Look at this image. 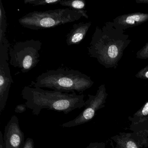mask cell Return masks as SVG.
Returning <instances> with one entry per match:
<instances>
[{
  "label": "cell",
  "instance_id": "obj_1",
  "mask_svg": "<svg viewBox=\"0 0 148 148\" xmlns=\"http://www.w3.org/2000/svg\"><path fill=\"white\" fill-rule=\"evenodd\" d=\"M131 42L124 30L109 21L101 27H96L88 47V54L106 68L116 69Z\"/></svg>",
  "mask_w": 148,
  "mask_h": 148
},
{
  "label": "cell",
  "instance_id": "obj_2",
  "mask_svg": "<svg viewBox=\"0 0 148 148\" xmlns=\"http://www.w3.org/2000/svg\"><path fill=\"white\" fill-rule=\"evenodd\" d=\"M26 100L25 104L34 115L38 116L44 110L61 112L68 114L76 109L85 106L84 95L76 92H64L47 90L39 87L26 86L21 93Z\"/></svg>",
  "mask_w": 148,
  "mask_h": 148
},
{
  "label": "cell",
  "instance_id": "obj_3",
  "mask_svg": "<svg viewBox=\"0 0 148 148\" xmlns=\"http://www.w3.org/2000/svg\"><path fill=\"white\" fill-rule=\"evenodd\" d=\"M94 84L90 77L77 70L60 68L49 70L38 76L31 86L64 92L82 93Z\"/></svg>",
  "mask_w": 148,
  "mask_h": 148
},
{
  "label": "cell",
  "instance_id": "obj_4",
  "mask_svg": "<svg viewBox=\"0 0 148 148\" xmlns=\"http://www.w3.org/2000/svg\"><path fill=\"white\" fill-rule=\"evenodd\" d=\"M82 17L88 19L87 11H77L69 8L45 11H34L19 19L21 25L33 30L54 28L77 21Z\"/></svg>",
  "mask_w": 148,
  "mask_h": 148
},
{
  "label": "cell",
  "instance_id": "obj_5",
  "mask_svg": "<svg viewBox=\"0 0 148 148\" xmlns=\"http://www.w3.org/2000/svg\"><path fill=\"white\" fill-rule=\"evenodd\" d=\"M42 46L41 41L33 39L17 42L9 50L10 64L23 73L28 72L40 62Z\"/></svg>",
  "mask_w": 148,
  "mask_h": 148
},
{
  "label": "cell",
  "instance_id": "obj_6",
  "mask_svg": "<svg viewBox=\"0 0 148 148\" xmlns=\"http://www.w3.org/2000/svg\"><path fill=\"white\" fill-rule=\"evenodd\" d=\"M88 99L85 101V106L83 111L73 120L63 124L64 128H71L84 124L91 121L95 116L98 110L105 106L108 93L104 84L98 87L95 95H88Z\"/></svg>",
  "mask_w": 148,
  "mask_h": 148
},
{
  "label": "cell",
  "instance_id": "obj_7",
  "mask_svg": "<svg viewBox=\"0 0 148 148\" xmlns=\"http://www.w3.org/2000/svg\"><path fill=\"white\" fill-rule=\"evenodd\" d=\"M9 47L10 44L0 45V114L5 110L14 83L8 62Z\"/></svg>",
  "mask_w": 148,
  "mask_h": 148
},
{
  "label": "cell",
  "instance_id": "obj_8",
  "mask_svg": "<svg viewBox=\"0 0 148 148\" xmlns=\"http://www.w3.org/2000/svg\"><path fill=\"white\" fill-rule=\"evenodd\" d=\"M25 137L20 127L18 118L14 115L5 127L4 148H23L25 142Z\"/></svg>",
  "mask_w": 148,
  "mask_h": 148
},
{
  "label": "cell",
  "instance_id": "obj_9",
  "mask_svg": "<svg viewBox=\"0 0 148 148\" xmlns=\"http://www.w3.org/2000/svg\"><path fill=\"white\" fill-rule=\"evenodd\" d=\"M148 21V14L132 13L116 17L112 23L115 27L124 30L140 25Z\"/></svg>",
  "mask_w": 148,
  "mask_h": 148
},
{
  "label": "cell",
  "instance_id": "obj_10",
  "mask_svg": "<svg viewBox=\"0 0 148 148\" xmlns=\"http://www.w3.org/2000/svg\"><path fill=\"white\" fill-rule=\"evenodd\" d=\"M130 122V129L132 132L128 133L129 136L137 143L140 148L148 146V117Z\"/></svg>",
  "mask_w": 148,
  "mask_h": 148
},
{
  "label": "cell",
  "instance_id": "obj_11",
  "mask_svg": "<svg viewBox=\"0 0 148 148\" xmlns=\"http://www.w3.org/2000/svg\"><path fill=\"white\" fill-rule=\"evenodd\" d=\"M91 25V22H80L74 24L66 35V43L67 45H76L80 44L85 38Z\"/></svg>",
  "mask_w": 148,
  "mask_h": 148
},
{
  "label": "cell",
  "instance_id": "obj_12",
  "mask_svg": "<svg viewBox=\"0 0 148 148\" xmlns=\"http://www.w3.org/2000/svg\"><path fill=\"white\" fill-rule=\"evenodd\" d=\"M112 141L123 148H140L137 143L129 136L128 133L120 132L111 138Z\"/></svg>",
  "mask_w": 148,
  "mask_h": 148
},
{
  "label": "cell",
  "instance_id": "obj_13",
  "mask_svg": "<svg viewBox=\"0 0 148 148\" xmlns=\"http://www.w3.org/2000/svg\"><path fill=\"white\" fill-rule=\"evenodd\" d=\"M7 21L5 12L1 0H0V44L8 42L6 38Z\"/></svg>",
  "mask_w": 148,
  "mask_h": 148
},
{
  "label": "cell",
  "instance_id": "obj_14",
  "mask_svg": "<svg viewBox=\"0 0 148 148\" xmlns=\"http://www.w3.org/2000/svg\"><path fill=\"white\" fill-rule=\"evenodd\" d=\"M59 4L77 11L85 10L86 5V3L84 0H61Z\"/></svg>",
  "mask_w": 148,
  "mask_h": 148
},
{
  "label": "cell",
  "instance_id": "obj_15",
  "mask_svg": "<svg viewBox=\"0 0 148 148\" xmlns=\"http://www.w3.org/2000/svg\"><path fill=\"white\" fill-rule=\"evenodd\" d=\"M147 117H148V100L132 117H129V119L130 121H135Z\"/></svg>",
  "mask_w": 148,
  "mask_h": 148
},
{
  "label": "cell",
  "instance_id": "obj_16",
  "mask_svg": "<svg viewBox=\"0 0 148 148\" xmlns=\"http://www.w3.org/2000/svg\"><path fill=\"white\" fill-rule=\"evenodd\" d=\"M61 0H25V4H31L34 6L59 4Z\"/></svg>",
  "mask_w": 148,
  "mask_h": 148
},
{
  "label": "cell",
  "instance_id": "obj_17",
  "mask_svg": "<svg viewBox=\"0 0 148 148\" xmlns=\"http://www.w3.org/2000/svg\"><path fill=\"white\" fill-rule=\"evenodd\" d=\"M137 58L139 59H148V42H147L136 54Z\"/></svg>",
  "mask_w": 148,
  "mask_h": 148
},
{
  "label": "cell",
  "instance_id": "obj_18",
  "mask_svg": "<svg viewBox=\"0 0 148 148\" xmlns=\"http://www.w3.org/2000/svg\"><path fill=\"white\" fill-rule=\"evenodd\" d=\"M135 77L137 78L148 80V65L140 70L135 75Z\"/></svg>",
  "mask_w": 148,
  "mask_h": 148
},
{
  "label": "cell",
  "instance_id": "obj_19",
  "mask_svg": "<svg viewBox=\"0 0 148 148\" xmlns=\"http://www.w3.org/2000/svg\"><path fill=\"white\" fill-rule=\"evenodd\" d=\"M86 148H106V144L103 142H94L89 144Z\"/></svg>",
  "mask_w": 148,
  "mask_h": 148
},
{
  "label": "cell",
  "instance_id": "obj_20",
  "mask_svg": "<svg viewBox=\"0 0 148 148\" xmlns=\"http://www.w3.org/2000/svg\"><path fill=\"white\" fill-rule=\"evenodd\" d=\"M23 148H34L33 139L31 138H27L25 140Z\"/></svg>",
  "mask_w": 148,
  "mask_h": 148
},
{
  "label": "cell",
  "instance_id": "obj_21",
  "mask_svg": "<svg viewBox=\"0 0 148 148\" xmlns=\"http://www.w3.org/2000/svg\"><path fill=\"white\" fill-rule=\"evenodd\" d=\"M27 108V107L25 104L18 105L15 107L14 111L17 113H23L26 111Z\"/></svg>",
  "mask_w": 148,
  "mask_h": 148
},
{
  "label": "cell",
  "instance_id": "obj_22",
  "mask_svg": "<svg viewBox=\"0 0 148 148\" xmlns=\"http://www.w3.org/2000/svg\"><path fill=\"white\" fill-rule=\"evenodd\" d=\"M0 148H4V142L3 135L1 131H0Z\"/></svg>",
  "mask_w": 148,
  "mask_h": 148
},
{
  "label": "cell",
  "instance_id": "obj_23",
  "mask_svg": "<svg viewBox=\"0 0 148 148\" xmlns=\"http://www.w3.org/2000/svg\"><path fill=\"white\" fill-rule=\"evenodd\" d=\"M136 2L137 4H148V0H136Z\"/></svg>",
  "mask_w": 148,
  "mask_h": 148
},
{
  "label": "cell",
  "instance_id": "obj_24",
  "mask_svg": "<svg viewBox=\"0 0 148 148\" xmlns=\"http://www.w3.org/2000/svg\"><path fill=\"white\" fill-rule=\"evenodd\" d=\"M112 146V148H123V147H122V146H120V145H119L118 144H116V146H114V145L112 144H111Z\"/></svg>",
  "mask_w": 148,
  "mask_h": 148
}]
</instances>
